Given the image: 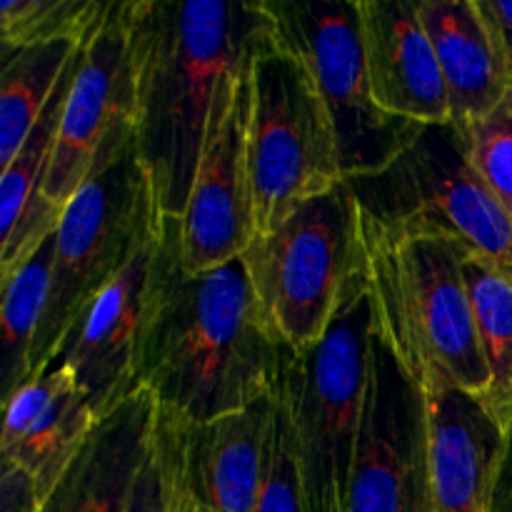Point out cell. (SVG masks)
Listing matches in <instances>:
<instances>
[{
    "instance_id": "6da1fadb",
    "label": "cell",
    "mask_w": 512,
    "mask_h": 512,
    "mask_svg": "<svg viewBox=\"0 0 512 512\" xmlns=\"http://www.w3.org/2000/svg\"><path fill=\"white\" fill-rule=\"evenodd\" d=\"M290 355L255 300L243 260L185 273L178 223L163 225V258L138 350V388L178 423L203 425L278 398Z\"/></svg>"
},
{
    "instance_id": "7a4b0ae2",
    "label": "cell",
    "mask_w": 512,
    "mask_h": 512,
    "mask_svg": "<svg viewBox=\"0 0 512 512\" xmlns=\"http://www.w3.org/2000/svg\"><path fill=\"white\" fill-rule=\"evenodd\" d=\"M135 148L160 225L180 223L203 155L215 95L275 35L260 3L130 0Z\"/></svg>"
},
{
    "instance_id": "3957f363",
    "label": "cell",
    "mask_w": 512,
    "mask_h": 512,
    "mask_svg": "<svg viewBox=\"0 0 512 512\" xmlns=\"http://www.w3.org/2000/svg\"><path fill=\"white\" fill-rule=\"evenodd\" d=\"M373 333L423 395L483 398L488 360L463 263L468 248L443 235L388 228L360 210Z\"/></svg>"
},
{
    "instance_id": "277c9868",
    "label": "cell",
    "mask_w": 512,
    "mask_h": 512,
    "mask_svg": "<svg viewBox=\"0 0 512 512\" xmlns=\"http://www.w3.org/2000/svg\"><path fill=\"white\" fill-rule=\"evenodd\" d=\"M160 230L130 125L103 145L88 180L65 205L55 230L48 308L30 348L25 380L58 360L83 310Z\"/></svg>"
},
{
    "instance_id": "5b68a950",
    "label": "cell",
    "mask_w": 512,
    "mask_h": 512,
    "mask_svg": "<svg viewBox=\"0 0 512 512\" xmlns=\"http://www.w3.org/2000/svg\"><path fill=\"white\" fill-rule=\"evenodd\" d=\"M273 333L295 355L328 335L350 295L368 283L360 205L348 183L255 235L240 255Z\"/></svg>"
},
{
    "instance_id": "8992f818",
    "label": "cell",
    "mask_w": 512,
    "mask_h": 512,
    "mask_svg": "<svg viewBox=\"0 0 512 512\" xmlns=\"http://www.w3.org/2000/svg\"><path fill=\"white\" fill-rule=\"evenodd\" d=\"M248 180L255 235L345 183L313 73L278 30L248 65Z\"/></svg>"
},
{
    "instance_id": "52a82bcc",
    "label": "cell",
    "mask_w": 512,
    "mask_h": 512,
    "mask_svg": "<svg viewBox=\"0 0 512 512\" xmlns=\"http://www.w3.org/2000/svg\"><path fill=\"white\" fill-rule=\"evenodd\" d=\"M373 308L368 283L350 295L313 350L290 355L283 395L310 512H345L363 425Z\"/></svg>"
},
{
    "instance_id": "ba28073f",
    "label": "cell",
    "mask_w": 512,
    "mask_h": 512,
    "mask_svg": "<svg viewBox=\"0 0 512 512\" xmlns=\"http://www.w3.org/2000/svg\"><path fill=\"white\" fill-rule=\"evenodd\" d=\"M348 188L378 223L443 235L512 273V215L473 168L453 123L425 125L388 168Z\"/></svg>"
},
{
    "instance_id": "9c48e42d",
    "label": "cell",
    "mask_w": 512,
    "mask_h": 512,
    "mask_svg": "<svg viewBox=\"0 0 512 512\" xmlns=\"http://www.w3.org/2000/svg\"><path fill=\"white\" fill-rule=\"evenodd\" d=\"M280 40L313 73L335 140L345 183L388 168L423 130L378 108L370 90L355 0H263Z\"/></svg>"
},
{
    "instance_id": "30bf717a",
    "label": "cell",
    "mask_w": 512,
    "mask_h": 512,
    "mask_svg": "<svg viewBox=\"0 0 512 512\" xmlns=\"http://www.w3.org/2000/svg\"><path fill=\"white\" fill-rule=\"evenodd\" d=\"M425 508L428 405L373 333L363 425L345 512H425Z\"/></svg>"
},
{
    "instance_id": "8fae6325",
    "label": "cell",
    "mask_w": 512,
    "mask_h": 512,
    "mask_svg": "<svg viewBox=\"0 0 512 512\" xmlns=\"http://www.w3.org/2000/svg\"><path fill=\"white\" fill-rule=\"evenodd\" d=\"M248 65L250 58L215 95L188 208L178 223V260L190 275L233 263L255 238L248 180Z\"/></svg>"
},
{
    "instance_id": "7c38bea8",
    "label": "cell",
    "mask_w": 512,
    "mask_h": 512,
    "mask_svg": "<svg viewBox=\"0 0 512 512\" xmlns=\"http://www.w3.org/2000/svg\"><path fill=\"white\" fill-rule=\"evenodd\" d=\"M135 128V55L130 0L108 10L85 38L80 65L65 100L58 140L43 180V200L63 213L88 180L103 145Z\"/></svg>"
},
{
    "instance_id": "4fadbf2b",
    "label": "cell",
    "mask_w": 512,
    "mask_h": 512,
    "mask_svg": "<svg viewBox=\"0 0 512 512\" xmlns=\"http://www.w3.org/2000/svg\"><path fill=\"white\" fill-rule=\"evenodd\" d=\"M163 258V230L105 285L70 330L58 360L73 370L95 420L138 390V350Z\"/></svg>"
},
{
    "instance_id": "5bb4252c",
    "label": "cell",
    "mask_w": 512,
    "mask_h": 512,
    "mask_svg": "<svg viewBox=\"0 0 512 512\" xmlns=\"http://www.w3.org/2000/svg\"><path fill=\"white\" fill-rule=\"evenodd\" d=\"M275 400L203 425H183L158 408L170 433V512H258Z\"/></svg>"
},
{
    "instance_id": "9a60e30c",
    "label": "cell",
    "mask_w": 512,
    "mask_h": 512,
    "mask_svg": "<svg viewBox=\"0 0 512 512\" xmlns=\"http://www.w3.org/2000/svg\"><path fill=\"white\" fill-rule=\"evenodd\" d=\"M380 110L415 125L450 123V100L418 0H355Z\"/></svg>"
},
{
    "instance_id": "2e32d148",
    "label": "cell",
    "mask_w": 512,
    "mask_h": 512,
    "mask_svg": "<svg viewBox=\"0 0 512 512\" xmlns=\"http://www.w3.org/2000/svg\"><path fill=\"white\" fill-rule=\"evenodd\" d=\"M98 425L73 370L55 360L5 398L0 460L25 470L43 503Z\"/></svg>"
},
{
    "instance_id": "e0dca14e",
    "label": "cell",
    "mask_w": 512,
    "mask_h": 512,
    "mask_svg": "<svg viewBox=\"0 0 512 512\" xmlns=\"http://www.w3.org/2000/svg\"><path fill=\"white\" fill-rule=\"evenodd\" d=\"M428 405V508L425 512H490L508 433L478 398L425 395Z\"/></svg>"
},
{
    "instance_id": "ac0fdd59",
    "label": "cell",
    "mask_w": 512,
    "mask_h": 512,
    "mask_svg": "<svg viewBox=\"0 0 512 512\" xmlns=\"http://www.w3.org/2000/svg\"><path fill=\"white\" fill-rule=\"evenodd\" d=\"M158 405L138 388L100 420L40 512H125L135 478L150 453Z\"/></svg>"
},
{
    "instance_id": "d6986e66",
    "label": "cell",
    "mask_w": 512,
    "mask_h": 512,
    "mask_svg": "<svg viewBox=\"0 0 512 512\" xmlns=\"http://www.w3.org/2000/svg\"><path fill=\"white\" fill-rule=\"evenodd\" d=\"M458 130L488 115L512 88L503 45L478 0H418Z\"/></svg>"
},
{
    "instance_id": "ffe728a7",
    "label": "cell",
    "mask_w": 512,
    "mask_h": 512,
    "mask_svg": "<svg viewBox=\"0 0 512 512\" xmlns=\"http://www.w3.org/2000/svg\"><path fill=\"white\" fill-rule=\"evenodd\" d=\"M85 40H55L8 55L0 78V165H8L48 108Z\"/></svg>"
},
{
    "instance_id": "44dd1931",
    "label": "cell",
    "mask_w": 512,
    "mask_h": 512,
    "mask_svg": "<svg viewBox=\"0 0 512 512\" xmlns=\"http://www.w3.org/2000/svg\"><path fill=\"white\" fill-rule=\"evenodd\" d=\"M465 283L473 300L475 323L490 370L488 393L480 398L490 418L512 430V273L468 253Z\"/></svg>"
},
{
    "instance_id": "7402d4cb",
    "label": "cell",
    "mask_w": 512,
    "mask_h": 512,
    "mask_svg": "<svg viewBox=\"0 0 512 512\" xmlns=\"http://www.w3.org/2000/svg\"><path fill=\"white\" fill-rule=\"evenodd\" d=\"M55 235L45 240L25 263L0 275L3 300H0V325H3L5 358V398L28 378L30 348L35 343L45 308H48L50 283H53Z\"/></svg>"
},
{
    "instance_id": "603a6c76",
    "label": "cell",
    "mask_w": 512,
    "mask_h": 512,
    "mask_svg": "<svg viewBox=\"0 0 512 512\" xmlns=\"http://www.w3.org/2000/svg\"><path fill=\"white\" fill-rule=\"evenodd\" d=\"M108 10L100 0H3L0 38L5 53L55 43L85 40Z\"/></svg>"
},
{
    "instance_id": "cb8c5ba5",
    "label": "cell",
    "mask_w": 512,
    "mask_h": 512,
    "mask_svg": "<svg viewBox=\"0 0 512 512\" xmlns=\"http://www.w3.org/2000/svg\"><path fill=\"white\" fill-rule=\"evenodd\" d=\"M460 133L473 168L512 215V88L488 115Z\"/></svg>"
},
{
    "instance_id": "d4e9b609",
    "label": "cell",
    "mask_w": 512,
    "mask_h": 512,
    "mask_svg": "<svg viewBox=\"0 0 512 512\" xmlns=\"http://www.w3.org/2000/svg\"><path fill=\"white\" fill-rule=\"evenodd\" d=\"M158 405V403H155ZM173 510V473H170L168 420L158 410L153 445L135 478L133 493L125 512H170Z\"/></svg>"
},
{
    "instance_id": "484cf974",
    "label": "cell",
    "mask_w": 512,
    "mask_h": 512,
    "mask_svg": "<svg viewBox=\"0 0 512 512\" xmlns=\"http://www.w3.org/2000/svg\"><path fill=\"white\" fill-rule=\"evenodd\" d=\"M478 3L488 18L490 28L498 35L500 45H503L505 60H508L512 73V0H478Z\"/></svg>"
},
{
    "instance_id": "4316f807",
    "label": "cell",
    "mask_w": 512,
    "mask_h": 512,
    "mask_svg": "<svg viewBox=\"0 0 512 512\" xmlns=\"http://www.w3.org/2000/svg\"><path fill=\"white\" fill-rule=\"evenodd\" d=\"M490 512H512V430L508 433V445H505V455L498 470V480H495Z\"/></svg>"
}]
</instances>
